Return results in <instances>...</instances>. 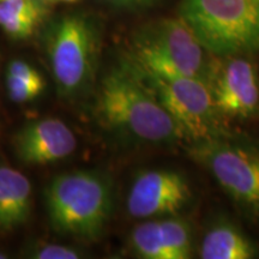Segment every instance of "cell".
I'll return each instance as SVG.
<instances>
[{"mask_svg":"<svg viewBox=\"0 0 259 259\" xmlns=\"http://www.w3.org/2000/svg\"><path fill=\"white\" fill-rule=\"evenodd\" d=\"M97 114L106 125L150 143H174L184 134L153 90L134 69H115L103 78Z\"/></svg>","mask_w":259,"mask_h":259,"instance_id":"1","label":"cell"},{"mask_svg":"<svg viewBox=\"0 0 259 259\" xmlns=\"http://www.w3.org/2000/svg\"><path fill=\"white\" fill-rule=\"evenodd\" d=\"M45 198L53 228L83 240L99 238L112 215L111 180L99 171L61 174L48 185Z\"/></svg>","mask_w":259,"mask_h":259,"instance_id":"2","label":"cell"},{"mask_svg":"<svg viewBox=\"0 0 259 259\" xmlns=\"http://www.w3.org/2000/svg\"><path fill=\"white\" fill-rule=\"evenodd\" d=\"M179 17L211 56L259 51V0H183Z\"/></svg>","mask_w":259,"mask_h":259,"instance_id":"3","label":"cell"},{"mask_svg":"<svg viewBox=\"0 0 259 259\" xmlns=\"http://www.w3.org/2000/svg\"><path fill=\"white\" fill-rule=\"evenodd\" d=\"M209 54L180 17L157 22L134 44L137 69L162 77H192L206 82L212 59Z\"/></svg>","mask_w":259,"mask_h":259,"instance_id":"4","label":"cell"},{"mask_svg":"<svg viewBox=\"0 0 259 259\" xmlns=\"http://www.w3.org/2000/svg\"><path fill=\"white\" fill-rule=\"evenodd\" d=\"M144 74L149 82L147 84L184 136L196 142L218 138L219 112L205 80L180 76L162 77L147 72Z\"/></svg>","mask_w":259,"mask_h":259,"instance_id":"5","label":"cell"},{"mask_svg":"<svg viewBox=\"0 0 259 259\" xmlns=\"http://www.w3.org/2000/svg\"><path fill=\"white\" fill-rule=\"evenodd\" d=\"M50 60L54 79L64 96L74 97L90 83L96 56V36L82 16L61 18L50 42Z\"/></svg>","mask_w":259,"mask_h":259,"instance_id":"6","label":"cell"},{"mask_svg":"<svg viewBox=\"0 0 259 259\" xmlns=\"http://www.w3.org/2000/svg\"><path fill=\"white\" fill-rule=\"evenodd\" d=\"M191 156L208 168L233 198L259 206V154L219 138L196 142Z\"/></svg>","mask_w":259,"mask_h":259,"instance_id":"7","label":"cell"},{"mask_svg":"<svg viewBox=\"0 0 259 259\" xmlns=\"http://www.w3.org/2000/svg\"><path fill=\"white\" fill-rule=\"evenodd\" d=\"M212 101L219 114L247 118L259 102V85L254 65L244 57L212 56L208 77Z\"/></svg>","mask_w":259,"mask_h":259,"instance_id":"8","label":"cell"},{"mask_svg":"<svg viewBox=\"0 0 259 259\" xmlns=\"http://www.w3.org/2000/svg\"><path fill=\"white\" fill-rule=\"evenodd\" d=\"M192 198L185 178L173 170L142 171L132 184L127 198L130 215L153 219L176 215Z\"/></svg>","mask_w":259,"mask_h":259,"instance_id":"9","label":"cell"},{"mask_svg":"<svg viewBox=\"0 0 259 259\" xmlns=\"http://www.w3.org/2000/svg\"><path fill=\"white\" fill-rule=\"evenodd\" d=\"M19 160L29 164H46L66 158L77 147V139L65 122L46 118L25 125L14 139Z\"/></svg>","mask_w":259,"mask_h":259,"instance_id":"10","label":"cell"},{"mask_svg":"<svg viewBox=\"0 0 259 259\" xmlns=\"http://www.w3.org/2000/svg\"><path fill=\"white\" fill-rule=\"evenodd\" d=\"M31 208V185L21 171L0 167V231H12L27 221Z\"/></svg>","mask_w":259,"mask_h":259,"instance_id":"11","label":"cell"},{"mask_svg":"<svg viewBox=\"0 0 259 259\" xmlns=\"http://www.w3.org/2000/svg\"><path fill=\"white\" fill-rule=\"evenodd\" d=\"M199 254L203 259H250L255 248L234 226L220 223L206 232Z\"/></svg>","mask_w":259,"mask_h":259,"instance_id":"12","label":"cell"},{"mask_svg":"<svg viewBox=\"0 0 259 259\" xmlns=\"http://www.w3.org/2000/svg\"><path fill=\"white\" fill-rule=\"evenodd\" d=\"M160 231L170 259H187L192 253V235L190 226L178 218L158 221Z\"/></svg>","mask_w":259,"mask_h":259,"instance_id":"13","label":"cell"},{"mask_svg":"<svg viewBox=\"0 0 259 259\" xmlns=\"http://www.w3.org/2000/svg\"><path fill=\"white\" fill-rule=\"evenodd\" d=\"M131 245L136 253L145 259H170L158 221H147L136 227L131 234Z\"/></svg>","mask_w":259,"mask_h":259,"instance_id":"14","label":"cell"},{"mask_svg":"<svg viewBox=\"0 0 259 259\" xmlns=\"http://www.w3.org/2000/svg\"><path fill=\"white\" fill-rule=\"evenodd\" d=\"M41 21L19 14L0 2V27L10 36L24 38L30 36Z\"/></svg>","mask_w":259,"mask_h":259,"instance_id":"15","label":"cell"},{"mask_svg":"<svg viewBox=\"0 0 259 259\" xmlns=\"http://www.w3.org/2000/svg\"><path fill=\"white\" fill-rule=\"evenodd\" d=\"M6 87L9 96L12 101L22 103L29 102L36 99L44 92L45 80H30L19 78L8 73L6 76Z\"/></svg>","mask_w":259,"mask_h":259,"instance_id":"16","label":"cell"},{"mask_svg":"<svg viewBox=\"0 0 259 259\" xmlns=\"http://www.w3.org/2000/svg\"><path fill=\"white\" fill-rule=\"evenodd\" d=\"M34 257L38 259H76L79 258L78 252L67 246L44 245L34 252Z\"/></svg>","mask_w":259,"mask_h":259,"instance_id":"17","label":"cell"},{"mask_svg":"<svg viewBox=\"0 0 259 259\" xmlns=\"http://www.w3.org/2000/svg\"><path fill=\"white\" fill-rule=\"evenodd\" d=\"M8 73L11 76L19 77V78L30 79V80H44L41 73L36 69L25 63L23 60H14L10 64Z\"/></svg>","mask_w":259,"mask_h":259,"instance_id":"18","label":"cell"},{"mask_svg":"<svg viewBox=\"0 0 259 259\" xmlns=\"http://www.w3.org/2000/svg\"><path fill=\"white\" fill-rule=\"evenodd\" d=\"M3 258H6V255L4 253H2V252H0V259H3Z\"/></svg>","mask_w":259,"mask_h":259,"instance_id":"19","label":"cell"},{"mask_svg":"<svg viewBox=\"0 0 259 259\" xmlns=\"http://www.w3.org/2000/svg\"><path fill=\"white\" fill-rule=\"evenodd\" d=\"M66 2H72V0H66Z\"/></svg>","mask_w":259,"mask_h":259,"instance_id":"20","label":"cell"},{"mask_svg":"<svg viewBox=\"0 0 259 259\" xmlns=\"http://www.w3.org/2000/svg\"><path fill=\"white\" fill-rule=\"evenodd\" d=\"M0 2H4V0H0Z\"/></svg>","mask_w":259,"mask_h":259,"instance_id":"21","label":"cell"}]
</instances>
